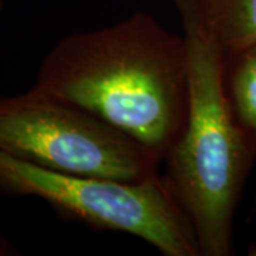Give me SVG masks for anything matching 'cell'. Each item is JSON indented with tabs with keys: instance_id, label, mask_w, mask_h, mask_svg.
Returning a JSON list of instances; mask_svg holds the SVG:
<instances>
[{
	"instance_id": "obj_1",
	"label": "cell",
	"mask_w": 256,
	"mask_h": 256,
	"mask_svg": "<svg viewBox=\"0 0 256 256\" xmlns=\"http://www.w3.org/2000/svg\"><path fill=\"white\" fill-rule=\"evenodd\" d=\"M33 87L110 122L164 162L186 118V42L152 14L134 12L62 38L43 58Z\"/></svg>"
},
{
	"instance_id": "obj_8",
	"label": "cell",
	"mask_w": 256,
	"mask_h": 256,
	"mask_svg": "<svg viewBox=\"0 0 256 256\" xmlns=\"http://www.w3.org/2000/svg\"><path fill=\"white\" fill-rule=\"evenodd\" d=\"M252 255H256V252H254V254H252Z\"/></svg>"
},
{
	"instance_id": "obj_7",
	"label": "cell",
	"mask_w": 256,
	"mask_h": 256,
	"mask_svg": "<svg viewBox=\"0 0 256 256\" xmlns=\"http://www.w3.org/2000/svg\"><path fill=\"white\" fill-rule=\"evenodd\" d=\"M10 255H18L16 246L6 238L2 232H0V256H10Z\"/></svg>"
},
{
	"instance_id": "obj_3",
	"label": "cell",
	"mask_w": 256,
	"mask_h": 256,
	"mask_svg": "<svg viewBox=\"0 0 256 256\" xmlns=\"http://www.w3.org/2000/svg\"><path fill=\"white\" fill-rule=\"evenodd\" d=\"M0 151L56 172L141 182L161 160L90 111L32 87L0 97Z\"/></svg>"
},
{
	"instance_id": "obj_4",
	"label": "cell",
	"mask_w": 256,
	"mask_h": 256,
	"mask_svg": "<svg viewBox=\"0 0 256 256\" xmlns=\"http://www.w3.org/2000/svg\"><path fill=\"white\" fill-rule=\"evenodd\" d=\"M0 191L37 196L63 216L137 236L165 256H200L194 229L162 174L141 182L63 174L0 151Z\"/></svg>"
},
{
	"instance_id": "obj_6",
	"label": "cell",
	"mask_w": 256,
	"mask_h": 256,
	"mask_svg": "<svg viewBox=\"0 0 256 256\" xmlns=\"http://www.w3.org/2000/svg\"><path fill=\"white\" fill-rule=\"evenodd\" d=\"M224 53L256 42V0H182Z\"/></svg>"
},
{
	"instance_id": "obj_5",
	"label": "cell",
	"mask_w": 256,
	"mask_h": 256,
	"mask_svg": "<svg viewBox=\"0 0 256 256\" xmlns=\"http://www.w3.org/2000/svg\"><path fill=\"white\" fill-rule=\"evenodd\" d=\"M222 86L230 116L256 154V42L224 53Z\"/></svg>"
},
{
	"instance_id": "obj_2",
	"label": "cell",
	"mask_w": 256,
	"mask_h": 256,
	"mask_svg": "<svg viewBox=\"0 0 256 256\" xmlns=\"http://www.w3.org/2000/svg\"><path fill=\"white\" fill-rule=\"evenodd\" d=\"M172 2L188 47L190 92L182 132L161 174L191 224L200 256H229L235 212L256 154L226 104L224 52L186 3Z\"/></svg>"
}]
</instances>
